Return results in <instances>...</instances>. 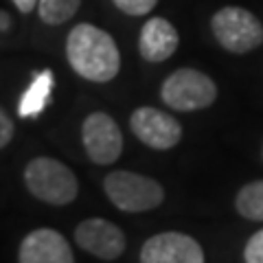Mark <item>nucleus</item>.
<instances>
[{"label":"nucleus","mask_w":263,"mask_h":263,"mask_svg":"<svg viewBox=\"0 0 263 263\" xmlns=\"http://www.w3.org/2000/svg\"><path fill=\"white\" fill-rule=\"evenodd\" d=\"M112 3L127 15H147L158 5V0H112Z\"/></svg>","instance_id":"nucleus-15"},{"label":"nucleus","mask_w":263,"mask_h":263,"mask_svg":"<svg viewBox=\"0 0 263 263\" xmlns=\"http://www.w3.org/2000/svg\"><path fill=\"white\" fill-rule=\"evenodd\" d=\"M79 5H81V0H40L37 13L42 22L57 27V24L68 22L77 13Z\"/></svg>","instance_id":"nucleus-14"},{"label":"nucleus","mask_w":263,"mask_h":263,"mask_svg":"<svg viewBox=\"0 0 263 263\" xmlns=\"http://www.w3.org/2000/svg\"><path fill=\"white\" fill-rule=\"evenodd\" d=\"M141 263H204V250L184 233H158L141 248Z\"/></svg>","instance_id":"nucleus-9"},{"label":"nucleus","mask_w":263,"mask_h":263,"mask_svg":"<svg viewBox=\"0 0 263 263\" xmlns=\"http://www.w3.org/2000/svg\"><path fill=\"white\" fill-rule=\"evenodd\" d=\"M75 241L79 243L81 250L103 261L119 259L127 246L125 233L117 224L101 217H90L81 221L75 228Z\"/></svg>","instance_id":"nucleus-8"},{"label":"nucleus","mask_w":263,"mask_h":263,"mask_svg":"<svg viewBox=\"0 0 263 263\" xmlns=\"http://www.w3.org/2000/svg\"><path fill=\"white\" fill-rule=\"evenodd\" d=\"M81 141L88 158L97 164H112L121 158L123 134L110 114L92 112L81 125Z\"/></svg>","instance_id":"nucleus-6"},{"label":"nucleus","mask_w":263,"mask_h":263,"mask_svg":"<svg viewBox=\"0 0 263 263\" xmlns=\"http://www.w3.org/2000/svg\"><path fill=\"white\" fill-rule=\"evenodd\" d=\"M20 263H75L68 241L53 228H37L20 243Z\"/></svg>","instance_id":"nucleus-10"},{"label":"nucleus","mask_w":263,"mask_h":263,"mask_svg":"<svg viewBox=\"0 0 263 263\" xmlns=\"http://www.w3.org/2000/svg\"><path fill=\"white\" fill-rule=\"evenodd\" d=\"M103 191L117 209L125 213H147L164 202V189L154 178L134 171H112L103 180Z\"/></svg>","instance_id":"nucleus-3"},{"label":"nucleus","mask_w":263,"mask_h":263,"mask_svg":"<svg viewBox=\"0 0 263 263\" xmlns=\"http://www.w3.org/2000/svg\"><path fill=\"white\" fill-rule=\"evenodd\" d=\"M180 37L178 31L171 22L164 18H149L143 29H141V37H138V53L145 62H164L178 51Z\"/></svg>","instance_id":"nucleus-11"},{"label":"nucleus","mask_w":263,"mask_h":263,"mask_svg":"<svg viewBox=\"0 0 263 263\" xmlns=\"http://www.w3.org/2000/svg\"><path fill=\"white\" fill-rule=\"evenodd\" d=\"M53 86H55V79H53L51 70L37 72L35 79L31 81V86L24 90V95L20 97V103H18L20 117L22 119L37 117V114L46 108L48 99H51V92H53Z\"/></svg>","instance_id":"nucleus-12"},{"label":"nucleus","mask_w":263,"mask_h":263,"mask_svg":"<svg viewBox=\"0 0 263 263\" xmlns=\"http://www.w3.org/2000/svg\"><path fill=\"white\" fill-rule=\"evenodd\" d=\"M215 40L230 53L243 55L263 42V27L257 15L241 7H224L211 20Z\"/></svg>","instance_id":"nucleus-5"},{"label":"nucleus","mask_w":263,"mask_h":263,"mask_svg":"<svg viewBox=\"0 0 263 263\" xmlns=\"http://www.w3.org/2000/svg\"><path fill=\"white\" fill-rule=\"evenodd\" d=\"M261 154H263V149H261Z\"/></svg>","instance_id":"nucleus-20"},{"label":"nucleus","mask_w":263,"mask_h":263,"mask_svg":"<svg viewBox=\"0 0 263 263\" xmlns=\"http://www.w3.org/2000/svg\"><path fill=\"white\" fill-rule=\"evenodd\" d=\"M235 209L243 219L263 221V180L241 186L235 197Z\"/></svg>","instance_id":"nucleus-13"},{"label":"nucleus","mask_w":263,"mask_h":263,"mask_svg":"<svg viewBox=\"0 0 263 263\" xmlns=\"http://www.w3.org/2000/svg\"><path fill=\"white\" fill-rule=\"evenodd\" d=\"M13 138V121L5 110L0 112V147H7Z\"/></svg>","instance_id":"nucleus-17"},{"label":"nucleus","mask_w":263,"mask_h":263,"mask_svg":"<svg viewBox=\"0 0 263 263\" xmlns=\"http://www.w3.org/2000/svg\"><path fill=\"white\" fill-rule=\"evenodd\" d=\"M66 57L79 77L105 84L119 75L121 53L114 37L95 24H77L66 37Z\"/></svg>","instance_id":"nucleus-1"},{"label":"nucleus","mask_w":263,"mask_h":263,"mask_svg":"<svg viewBox=\"0 0 263 263\" xmlns=\"http://www.w3.org/2000/svg\"><path fill=\"white\" fill-rule=\"evenodd\" d=\"M160 97L171 110L193 112L215 103L217 86L209 75L195 68H178L164 79Z\"/></svg>","instance_id":"nucleus-4"},{"label":"nucleus","mask_w":263,"mask_h":263,"mask_svg":"<svg viewBox=\"0 0 263 263\" xmlns=\"http://www.w3.org/2000/svg\"><path fill=\"white\" fill-rule=\"evenodd\" d=\"M24 184L33 197L55 206L70 204L79 193L75 174L64 162L46 156L33 158L24 167Z\"/></svg>","instance_id":"nucleus-2"},{"label":"nucleus","mask_w":263,"mask_h":263,"mask_svg":"<svg viewBox=\"0 0 263 263\" xmlns=\"http://www.w3.org/2000/svg\"><path fill=\"white\" fill-rule=\"evenodd\" d=\"M0 20H3V27H0V29H3V33H7L11 29V15L7 11H3V13H0Z\"/></svg>","instance_id":"nucleus-19"},{"label":"nucleus","mask_w":263,"mask_h":263,"mask_svg":"<svg viewBox=\"0 0 263 263\" xmlns=\"http://www.w3.org/2000/svg\"><path fill=\"white\" fill-rule=\"evenodd\" d=\"M37 3H40V0H13V5L18 7L22 13H31L37 7Z\"/></svg>","instance_id":"nucleus-18"},{"label":"nucleus","mask_w":263,"mask_h":263,"mask_svg":"<svg viewBox=\"0 0 263 263\" xmlns=\"http://www.w3.org/2000/svg\"><path fill=\"white\" fill-rule=\"evenodd\" d=\"M243 261L246 263H263V228L254 233L243 248Z\"/></svg>","instance_id":"nucleus-16"},{"label":"nucleus","mask_w":263,"mask_h":263,"mask_svg":"<svg viewBox=\"0 0 263 263\" xmlns=\"http://www.w3.org/2000/svg\"><path fill=\"white\" fill-rule=\"evenodd\" d=\"M129 127L141 143L152 149H171L182 138V125L171 114L156 108H138L132 112Z\"/></svg>","instance_id":"nucleus-7"}]
</instances>
